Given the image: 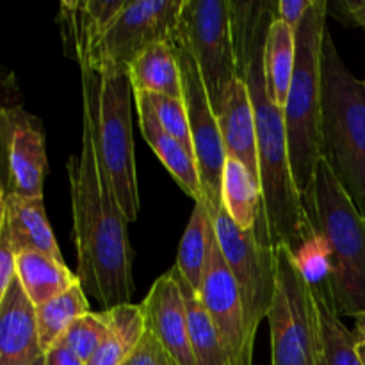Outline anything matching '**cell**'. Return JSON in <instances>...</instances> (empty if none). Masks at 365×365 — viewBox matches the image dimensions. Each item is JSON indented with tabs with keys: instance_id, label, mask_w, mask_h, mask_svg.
<instances>
[{
	"instance_id": "3957f363",
	"label": "cell",
	"mask_w": 365,
	"mask_h": 365,
	"mask_svg": "<svg viewBox=\"0 0 365 365\" xmlns=\"http://www.w3.org/2000/svg\"><path fill=\"white\" fill-rule=\"evenodd\" d=\"M324 273L321 291L339 317L365 314V220L321 159L302 195Z\"/></svg>"
},
{
	"instance_id": "4fadbf2b",
	"label": "cell",
	"mask_w": 365,
	"mask_h": 365,
	"mask_svg": "<svg viewBox=\"0 0 365 365\" xmlns=\"http://www.w3.org/2000/svg\"><path fill=\"white\" fill-rule=\"evenodd\" d=\"M200 298L220 330L225 348L230 356V364L253 365L255 341H252L248 335L237 284L221 252L217 235H214L210 245L209 266H207Z\"/></svg>"
},
{
	"instance_id": "7a4b0ae2",
	"label": "cell",
	"mask_w": 365,
	"mask_h": 365,
	"mask_svg": "<svg viewBox=\"0 0 365 365\" xmlns=\"http://www.w3.org/2000/svg\"><path fill=\"white\" fill-rule=\"evenodd\" d=\"M100 77L82 70V148L68 157L77 277L86 294L103 310L130 303L134 294L127 217L110 185L96 141V96Z\"/></svg>"
},
{
	"instance_id": "9c48e42d",
	"label": "cell",
	"mask_w": 365,
	"mask_h": 365,
	"mask_svg": "<svg viewBox=\"0 0 365 365\" xmlns=\"http://www.w3.org/2000/svg\"><path fill=\"white\" fill-rule=\"evenodd\" d=\"M182 7L184 0H127L82 70L98 77L127 73L148 46L177 45Z\"/></svg>"
},
{
	"instance_id": "f546056e",
	"label": "cell",
	"mask_w": 365,
	"mask_h": 365,
	"mask_svg": "<svg viewBox=\"0 0 365 365\" xmlns=\"http://www.w3.org/2000/svg\"><path fill=\"white\" fill-rule=\"evenodd\" d=\"M141 93L152 110L155 113L157 120H159L160 127L173 135L175 139L182 143L184 146L192 150V139H191V127H189L187 109H185L184 98H175V96L159 95V93H145V91H134Z\"/></svg>"
},
{
	"instance_id": "e575fe53",
	"label": "cell",
	"mask_w": 365,
	"mask_h": 365,
	"mask_svg": "<svg viewBox=\"0 0 365 365\" xmlns=\"http://www.w3.org/2000/svg\"><path fill=\"white\" fill-rule=\"evenodd\" d=\"M331 6L342 11V16L339 20L342 21V18H344L346 24L359 25L365 31V0H341V2L331 4Z\"/></svg>"
},
{
	"instance_id": "2e32d148",
	"label": "cell",
	"mask_w": 365,
	"mask_h": 365,
	"mask_svg": "<svg viewBox=\"0 0 365 365\" xmlns=\"http://www.w3.org/2000/svg\"><path fill=\"white\" fill-rule=\"evenodd\" d=\"M41 356L36 307L14 278L0 296V365H34Z\"/></svg>"
},
{
	"instance_id": "9a60e30c",
	"label": "cell",
	"mask_w": 365,
	"mask_h": 365,
	"mask_svg": "<svg viewBox=\"0 0 365 365\" xmlns=\"http://www.w3.org/2000/svg\"><path fill=\"white\" fill-rule=\"evenodd\" d=\"M125 4L127 0H66L61 4L57 24L64 53L84 68Z\"/></svg>"
},
{
	"instance_id": "5bb4252c",
	"label": "cell",
	"mask_w": 365,
	"mask_h": 365,
	"mask_svg": "<svg viewBox=\"0 0 365 365\" xmlns=\"http://www.w3.org/2000/svg\"><path fill=\"white\" fill-rule=\"evenodd\" d=\"M141 309L146 328L159 339L178 365H196L184 296L171 271L153 282Z\"/></svg>"
},
{
	"instance_id": "7402d4cb",
	"label": "cell",
	"mask_w": 365,
	"mask_h": 365,
	"mask_svg": "<svg viewBox=\"0 0 365 365\" xmlns=\"http://www.w3.org/2000/svg\"><path fill=\"white\" fill-rule=\"evenodd\" d=\"M170 271L177 284L180 285L182 296H184L189 321V339H191L196 365H232L220 330L210 317L209 310L203 305L200 292H196L191 284L182 277L177 266L171 267Z\"/></svg>"
},
{
	"instance_id": "d6a6232c",
	"label": "cell",
	"mask_w": 365,
	"mask_h": 365,
	"mask_svg": "<svg viewBox=\"0 0 365 365\" xmlns=\"http://www.w3.org/2000/svg\"><path fill=\"white\" fill-rule=\"evenodd\" d=\"M314 0H278V18L298 31Z\"/></svg>"
},
{
	"instance_id": "8992f818",
	"label": "cell",
	"mask_w": 365,
	"mask_h": 365,
	"mask_svg": "<svg viewBox=\"0 0 365 365\" xmlns=\"http://www.w3.org/2000/svg\"><path fill=\"white\" fill-rule=\"evenodd\" d=\"M210 216L220 248L237 284L248 335L255 341L257 330L273 305L277 289V246L271 237L266 207L248 230L232 220L225 205Z\"/></svg>"
},
{
	"instance_id": "7c38bea8",
	"label": "cell",
	"mask_w": 365,
	"mask_h": 365,
	"mask_svg": "<svg viewBox=\"0 0 365 365\" xmlns=\"http://www.w3.org/2000/svg\"><path fill=\"white\" fill-rule=\"evenodd\" d=\"M2 189L0 195L43 196L46 171L45 132L41 121L20 106H4L0 113Z\"/></svg>"
},
{
	"instance_id": "4316f807",
	"label": "cell",
	"mask_w": 365,
	"mask_h": 365,
	"mask_svg": "<svg viewBox=\"0 0 365 365\" xmlns=\"http://www.w3.org/2000/svg\"><path fill=\"white\" fill-rule=\"evenodd\" d=\"M223 205L232 220L241 228H253L259 212L264 209L260 182L237 159L227 157L223 170Z\"/></svg>"
},
{
	"instance_id": "277c9868",
	"label": "cell",
	"mask_w": 365,
	"mask_h": 365,
	"mask_svg": "<svg viewBox=\"0 0 365 365\" xmlns=\"http://www.w3.org/2000/svg\"><path fill=\"white\" fill-rule=\"evenodd\" d=\"M328 2L314 0L296 31V66L285 102L289 160L299 195L323 159V46Z\"/></svg>"
},
{
	"instance_id": "8fae6325",
	"label": "cell",
	"mask_w": 365,
	"mask_h": 365,
	"mask_svg": "<svg viewBox=\"0 0 365 365\" xmlns=\"http://www.w3.org/2000/svg\"><path fill=\"white\" fill-rule=\"evenodd\" d=\"M177 48L182 70L184 102L185 109H187L189 127H191L192 152H195L196 166H198L203 203H205L207 210L212 214L223 205L221 189H223L227 152H225L220 123H217V118L210 106L209 96H207L198 64L184 46H177Z\"/></svg>"
},
{
	"instance_id": "ac0fdd59",
	"label": "cell",
	"mask_w": 365,
	"mask_h": 365,
	"mask_svg": "<svg viewBox=\"0 0 365 365\" xmlns=\"http://www.w3.org/2000/svg\"><path fill=\"white\" fill-rule=\"evenodd\" d=\"M134 98L135 106H138L141 132L145 135L146 143L150 145V148L155 152L160 163L166 166L171 177L180 185L182 191L187 196H191L195 203H203V192L202 184H200L195 152L182 145L178 139H175L173 135H170L160 127L155 113H153L152 107L148 106V102H146L141 93H134Z\"/></svg>"
},
{
	"instance_id": "836d02e7",
	"label": "cell",
	"mask_w": 365,
	"mask_h": 365,
	"mask_svg": "<svg viewBox=\"0 0 365 365\" xmlns=\"http://www.w3.org/2000/svg\"><path fill=\"white\" fill-rule=\"evenodd\" d=\"M45 365H86V362L61 339L45 353Z\"/></svg>"
},
{
	"instance_id": "cb8c5ba5",
	"label": "cell",
	"mask_w": 365,
	"mask_h": 365,
	"mask_svg": "<svg viewBox=\"0 0 365 365\" xmlns=\"http://www.w3.org/2000/svg\"><path fill=\"white\" fill-rule=\"evenodd\" d=\"M312 291L319 334V365H364L359 339L344 327L316 282H312Z\"/></svg>"
},
{
	"instance_id": "4dcf8cb0",
	"label": "cell",
	"mask_w": 365,
	"mask_h": 365,
	"mask_svg": "<svg viewBox=\"0 0 365 365\" xmlns=\"http://www.w3.org/2000/svg\"><path fill=\"white\" fill-rule=\"evenodd\" d=\"M16 260L18 253L14 250L9 225L4 217H0V296L6 294L16 278Z\"/></svg>"
},
{
	"instance_id": "ba28073f",
	"label": "cell",
	"mask_w": 365,
	"mask_h": 365,
	"mask_svg": "<svg viewBox=\"0 0 365 365\" xmlns=\"http://www.w3.org/2000/svg\"><path fill=\"white\" fill-rule=\"evenodd\" d=\"M175 46H184L196 61L217 118L237 78L228 0H184Z\"/></svg>"
},
{
	"instance_id": "d590c367",
	"label": "cell",
	"mask_w": 365,
	"mask_h": 365,
	"mask_svg": "<svg viewBox=\"0 0 365 365\" xmlns=\"http://www.w3.org/2000/svg\"><path fill=\"white\" fill-rule=\"evenodd\" d=\"M355 337L359 339V342H365V314L359 316L355 319Z\"/></svg>"
},
{
	"instance_id": "1f68e13d",
	"label": "cell",
	"mask_w": 365,
	"mask_h": 365,
	"mask_svg": "<svg viewBox=\"0 0 365 365\" xmlns=\"http://www.w3.org/2000/svg\"><path fill=\"white\" fill-rule=\"evenodd\" d=\"M127 365H178V362L166 351L159 339L146 328V334L143 335L138 349Z\"/></svg>"
},
{
	"instance_id": "44dd1931",
	"label": "cell",
	"mask_w": 365,
	"mask_h": 365,
	"mask_svg": "<svg viewBox=\"0 0 365 365\" xmlns=\"http://www.w3.org/2000/svg\"><path fill=\"white\" fill-rule=\"evenodd\" d=\"M16 278L32 305L39 307L57 298L78 282L66 264L39 252H21L16 260Z\"/></svg>"
},
{
	"instance_id": "8d00e7d4",
	"label": "cell",
	"mask_w": 365,
	"mask_h": 365,
	"mask_svg": "<svg viewBox=\"0 0 365 365\" xmlns=\"http://www.w3.org/2000/svg\"><path fill=\"white\" fill-rule=\"evenodd\" d=\"M359 353H360V359L365 365V342H359Z\"/></svg>"
},
{
	"instance_id": "e0dca14e",
	"label": "cell",
	"mask_w": 365,
	"mask_h": 365,
	"mask_svg": "<svg viewBox=\"0 0 365 365\" xmlns=\"http://www.w3.org/2000/svg\"><path fill=\"white\" fill-rule=\"evenodd\" d=\"M221 138L227 157L245 164L250 173L260 182L259 146H257L255 116L248 86L241 78L232 82L225 98V106L217 116Z\"/></svg>"
},
{
	"instance_id": "ffe728a7",
	"label": "cell",
	"mask_w": 365,
	"mask_h": 365,
	"mask_svg": "<svg viewBox=\"0 0 365 365\" xmlns=\"http://www.w3.org/2000/svg\"><path fill=\"white\" fill-rule=\"evenodd\" d=\"M132 91L159 93V95L184 98L182 70L178 48L170 43H155L148 46L128 66Z\"/></svg>"
},
{
	"instance_id": "6da1fadb",
	"label": "cell",
	"mask_w": 365,
	"mask_h": 365,
	"mask_svg": "<svg viewBox=\"0 0 365 365\" xmlns=\"http://www.w3.org/2000/svg\"><path fill=\"white\" fill-rule=\"evenodd\" d=\"M237 77L246 82L253 106L260 163V189L274 246L284 245L305 264L317 246L289 160L285 113L267 91L264 52L271 24L278 18L274 0H228Z\"/></svg>"
},
{
	"instance_id": "603a6c76",
	"label": "cell",
	"mask_w": 365,
	"mask_h": 365,
	"mask_svg": "<svg viewBox=\"0 0 365 365\" xmlns=\"http://www.w3.org/2000/svg\"><path fill=\"white\" fill-rule=\"evenodd\" d=\"M109 335L86 365H125L134 355L146 334V321L141 305H118L106 310Z\"/></svg>"
},
{
	"instance_id": "f35d334b",
	"label": "cell",
	"mask_w": 365,
	"mask_h": 365,
	"mask_svg": "<svg viewBox=\"0 0 365 365\" xmlns=\"http://www.w3.org/2000/svg\"><path fill=\"white\" fill-rule=\"evenodd\" d=\"M125 365H127V364H125Z\"/></svg>"
},
{
	"instance_id": "74e56055",
	"label": "cell",
	"mask_w": 365,
	"mask_h": 365,
	"mask_svg": "<svg viewBox=\"0 0 365 365\" xmlns=\"http://www.w3.org/2000/svg\"><path fill=\"white\" fill-rule=\"evenodd\" d=\"M34 365H45V356H41V359H39Z\"/></svg>"
},
{
	"instance_id": "30bf717a",
	"label": "cell",
	"mask_w": 365,
	"mask_h": 365,
	"mask_svg": "<svg viewBox=\"0 0 365 365\" xmlns=\"http://www.w3.org/2000/svg\"><path fill=\"white\" fill-rule=\"evenodd\" d=\"M128 73L100 77L96 96V141L110 185L127 221L139 214V189L132 139Z\"/></svg>"
},
{
	"instance_id": "d4e9b609",
	"label": "cell",
	"mask_w": 365,
	"mask_h": 365,
	"mask_svg": "<svg viewBox=\"0 0 365 365\" xmlns=\"http://www.w3.org/2000/svg\"><path fill=\"white\" fill-rule=\"evenodd\" d=\"M214 235H216V228H214L212 216L207 210L205 203H195L191 220H189L187 228L182 235L180 246H178V257L175 266L196 292L202 291L203 280H205Z\"/></svg>"
},
{
	"instance_id": "d6986e66",
	"label": "cell",
	"mask_w": 365,
	"mask_h": 365,
	"mask_svg": "<svg viewBox=\"0 0 365 365\" xmlns=\"http://www.w3.org/2000/svg\"><path fill=\"white\" fill-rule=\"evenodd\" d=\"M0 217L9 225L16 253L39 252L64 262L46 217L43 196L0 195Z\"/></svg>"
},
{
	"instance_id": "83f0119b",
	"label": "cell",
	"mask_w": 365,
	"mask_h": 365,
	"mask_svg": "<svg viewBox=\"0 0 365 365\" xmlns=\"http://www.w3.org/2000/svg\"><path fill=\"white\" fill-rule=\"evenodd\" d=\"M89 314V302L81 284H75L57 298L36 307L39 342L43 351H48L61 341L78 317Z\"/></svg>"
},
{
	"instance_id": "52a82bcc",
	"label": "cell",
	"mask_w": 365,
	"mask_h": 365,
	"mask_svg": "<svg viewBox=\"0 0 365 365\" xmlns=\"http://www.w3.org/2000/svg\"><path fill=\"white\" fill-rule=\"evenodd\" d=\"M267 319L271 365H319L312 280L284 245L277 246V289Z\"/></svg>"
},
{
	"instance_id": "5b68a950",
	"label": "cell",
	"mask_w": 365,
	"mask_h": 365,
	"mask_svg": "<svg viewBox=\"0 0 365 365\" xmlns=\"http://www.w3.org/2000/svg\"><path fill=\"white\" fill-rule=\"evenodd\" d=\"M323 159L365 220V81L349 71L328 31L323 46Z\"/></svg>"
},
{
	"instance_id": "f1b7e54d",
	"label": "cell",
	"mask_w": 365,
	"mask_h": 365,
	"mask_svg": "<svg viewBox=\"0 0 365 365\" xmlns=\"http://www.w3.org/2000/svg\"><path fill=\"white\" fill-rule=\"evenodd\" d=\"M107 335H109V319H107L106 310H102V312H89L78 317L66 331L63 341L71 351L88 362L106 341Z\"/></svg>"
},
{
	"instance_id": "484cf974",
	"label": "cell",
	"mask_w": 365,
	"mask_h": 365,
	"mask_svg": "<svg viewBox=\"0 0 365 365\" xmlns=\"http://www.w3.org/2000/svg\"><path fill=\"white\" fill-rule=\"evenodd\" d=\"M296 66V31L284 20L277 18L271 24L264 52L267 91L282 109L287 102L292 75Z\"/></svg>"
}]
</instances>
